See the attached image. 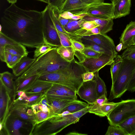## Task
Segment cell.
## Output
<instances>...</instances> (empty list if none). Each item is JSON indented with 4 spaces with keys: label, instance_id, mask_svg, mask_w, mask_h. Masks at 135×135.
Instances as JSON below:
<instances>
[{
    "label": "cell",
    "instance_id": "1",
    "mask_svg": "<svg viewBox=\"0 0 135 135\" xmlns=\"http://www.w3.org/2000/svg\"><path fill=\"white\" fill-rule=\"evenodd\" d=\"M42 16V11L25 10L11 4L1 18L0 32L24 46L35 48L45 43Z\"/></svg>",
    "mask_w": 135,
    "mask_h": 135
},
{
    "label": "cell",
    "instance_id": "2",
    "mask_svg": "<svg viewBox=\"0 0 135 135\" xmlns=\"http://www.w3.org/2000/svg\"><path fill=\"white\" fill-rule=\"evenodd\" d=\"M57 47L42 54L36 58L35 61L17 80L26 78L35 75H42L63 70L71 62L63 59L57 52Z\"/></svg>",
    "mask_w": 135,
    "mask_h": 135
},
{
    "label": "cell",
    "instance_id": "3",
    "mask_svg": "<svg viewBox=\"0 0 135 135\" xmlns=\"http://www.w3.org/2000/svg\"><path fill=\"white\" fill-rule=\"evenodd\" d=\"M86 71L74 59L66 68L40 75L37 79L68 86L76 92L83 82L81 74Z\"/></svg>",
    "mask_w": 135,
    "mask_h": 135
},
{
    "label": "cell",
    "instance_id": "4",
    "mask_svg": "<svg viewBox=\"0 0 135 135\" xmlns=\"http://www.w3.org/2000/svg\"><path fill=\"white\" fill-rule=\"evenodd\" d=\"M72 113L65 111L52 116L33 127L31 135H55L69 125L78 122Z\"/></svg>",
    "mask_w": 135,
    "mask_h": 135
},
{
    "label": "cell",
    "instance_id": "5",
    "mask_svg": "<svg viewBox=\"0 0 135 135\" xmlns=\"http://www.w3.org/2000/svg\"><path fill=\"white\" fill-rule=\"evenodd\" d=\"M135 71V61L123 59V62L116 79L112 84L109 99L121 97L127 90L128 85Z\"/></svg>",
    "mask_w": 135,
    "mask_h": 135
},
{
    "label": "cell",
    "instance_id": "6",
    "mask_svg": "<svg viewBox=\"0 0 135 135\" xmlns=\"http://www.w3.org/2000/svg\"><path fill=\"white\" fill-rule=\"evenodd\" d=\"M33 127L31 122L9 114L0 131V134L30 135Z\"/></svg>",
    "mask_w": 135,
    "mask_h": 135
},
{
    "label": "cell",
    "instance_id": "7",
    "mask_svg": "<svg viewBox=\"0 0 135 135\" xmlns=\"http://www.w3.org/2000/svg\"><path fill=\"white\" fill-rule=\"evenodd\" d=\"M135 116V99L122 100L107 117L110 125L118 126Z\"/></svg>",
    "mask_w": 135,
    "mask_h": 135
},
{
    "label": "cell",
    "instance_id": "8",
    "mask_svg": "<svg viewBox=\"0 0 135 135\" xmlns=\"http://www.w3.org/2000/svg\"><path fill=\"white\" fill-rule=\"evenodd\" d=\"M48 4L42 11V24L45 43L58 47L61 44L56 29L50 16Z\"/></svg>",
    "mask_w": 135,
    "mask_h": 135
},
{
    "label": "cell",
    "instance_id": "9",
    "mask_svg": "<svg viewBox=\"0 0 135 135\" xmlns=\"http://www.w3.org/2000/svg\"><path fill=\"white\" fill-rule=\"evenodd\" d=\"M114 59L112 56L103 54L98 58L86 59L79 62L86 71L94 73L106 65H111Z\"/></svg>",
    "mask_w": 135,
    "mask_h": 135
},
{
    "label": "cell",
    "instance_id": "10",
    "mask_svg": "<svg viewBox=\"0 0 135 135\" xmlns=\"http://www.w3.org/2000/svg\"><path fill=\"white\" fill-rule=\"evenodd\" d=\"M86 13L88 15L99 18L113 19L114 18L112 3L104 2L89 6Z\"/></svg>",
    "mask_w": 135,
    "mask_h": 135
},
{
    "label": "cell",
    "instance_id": "11",
    "mask_svg": "<svg viewBox=\"0 0 135 135\" xmlns=\"http://www.w3.org/2000/svg\"><path fill=\"white\" fill-rule=\"evenodd\" d=\"M80 98L90 105L93 104L98 98L96 83L94 79L83 82L76 92Z\"/></svg>",
    "mask_w": 135,
    "mask_h": 135
},
{
    "label": "cell",
    "instance_id": "12",
    "mask_svg": "<svg viewBox=\"0 0 135 135\" xmlns=\"http://www.w3.org/2000/svg\"><path fill=\"white\" fill-rule=\"evenodd\" d=\"M0 85V123L3 125L9 113L12 100L9 92L1 83Z\"/></svg>",
    "mask_w": 135,
    "mask_h": 135
},
{
    "label": "cell",
    "instance_id": "13",
    "mask_svg": "<svg viewBox=\"0 0 135 135\" xmlns=\"http://www.w3.org/2000/svg\"><path fill=\"white\" fill-rule=\"evenodd\" d=\"M7 45H10L24 54L26 56L28 52L24 46L8 37L0 32V59L2 61L5 62L4 47Z\"/></svg>",
    "mask_w": 135,
    "mask_h": 135
},
{
    "label": "cell",
    "instance_id": "14",
    "mask_svg": "<svg viewBox=\"0 0 135 135\" xmlns=\"http://www.w3.org/2000/svg\"><path fill=\"white\" fill-rule=\"evenodd\" d=\"M81 39L92 41L117 54L113 40L106 34H98L89 36H81Z\"/></svg>",
    "mask_w": 135,
    "mask_h": 135
},
{
    "label": "cell",
    "instance_id": "15",
    "mask_svg": "<svg viewBox=\"0 0 135 135\" xmlns=\"http://www.w3.org/2000/svg\"><path fill=\"white\" fill-rule=\"evenodd\" d=\"M89 6L80 0H66L60 10L61 14L66 11H69L74 15L86 13Z\"/></svg>",
    "mask_w": 135,
    "mask_h": 135
},
{
    "label": "cell",
    "instance_id": "16",
    "mask_svg": "<svg viewBox=\"0 0 135 135\" xmlns=\"http://www.w3.org/2000/svg\"><path fill=\"white\" fill-rule=\"evenodd\" d=\"M30 107L23 104L12 102L9 114H11L29 121L32 123L34 126L35 123V116L29 115L27 113Z\"/></svg>",
    "mask_w": 135,
    "mask_h": 135
},
{
    "label": "cell",
    "instance_id": "17",
    "mask_svg": "<svg viewBox=\"0 0 135 135\" xmlns=\"http://www.w3.org/2000/svg\"><path fill=\"white\" fill-rule=\"evenodd\" d=\"M131 0H113L114 19L125 16L130 13Z\"/></svg>",
    "mask_w": 135,
    "mask_h": 135
},
{
    "label": "cell",
    "instance_id": "18",
    "mask_svg": "<svg viewBox=\"0 0 135 135\" xmlns=\"http://www.w3.org/2000/svg\"><path fill=\"white\" fill-rule=\"evenodd\" d=\"M119 103V102L115 103L108 102L98 106L91 105H89V112L101 117H107Z\"/></svg>",
    "mask_w": 135,
    "mask_h": 135
},
{
    "label": "cell",
    "instance_id": "19",
    "mask_svg": "<svg viewBox=\"0 0 135 135\" xmlns=\"http://www.w3.org/2000/svg\"><path fill=\"white\" fill-rule=\"evenodd\" d=\"M82 19L86 21H93L99 25L101 33L106 34L113 29L114 24L112 19H103L87 15Z\"/></svg>",
    "mask_w": 135,
    "mask_h": 135
},
{
    "label": "cell",
    "instance_id": "20",
    "mask_svg": "<svg viewBox=\"0 0 135 135\" xmlns=\"http://www.w3.org/2000/svg\"><path fill=\"white\" fill-rule=\"evenodd\" d=\"M47 97L51 107L50 112L53 116L60 114L65 107L75 100Z\"/></svg>",
    "mask_w": 135,
    "mask_h": 135
},
{
    "label": "cell",
    "instance_id": "21",
    "mask_svg": "<svg viewBox=\"0 0 135 135\" xmlns=\"http://www.w3.org/2000/svg\"><path fill=\"white\" fill-rule=\"evenodd\" d=\"M46 93L27 95L25 96L17 97L12 101L25 105L29 107L34 104H38L42 98L46 95Z\"/></svg>",
    "mask_w": 135,
    "mask_h": 135
},
{
    "label": "cell",
    "instance_id": "22",
    "mask_svg": "<svg viewBox=\"0 0 135 135\" xmlns=\"http://www.w3.org/2000/svg\"><path fill=\"white\" fill-rule=\"evenodd\" d=\"M53 83L37 79L24 91L27 95L46 93L52 86Z\"/></svg>",
    "mask_w": 135,
    "mask_h": 135
},
{
    "label": "cell",
    "instance_id": "23",
    "mask_svg": "<svg viewBox=\"0 0 135 135\" xmlns=\"http://www.w3.org/2000/svg\"><path fill=\"white\" fill-rule=\"evenodd\" d=\"M135 35V21H131L127 25L119 38V43L123 44L122 50L127 48L128 43Z\"/></svg>",
    "mask_w": 135,
    "mask_h": 135
},
{
    "label": "cell",
    "instance_id": "24",
    "mask_svg": "<svg viewBox=\"0 0 135 135\" xmlns=\"http://www.w3.org/2000/svg\"><path fill=\"white\" fill-rule=\"evenodd\" d=\"M14 78L13 75L8 71H5L0 74V83L9 92L12 98L14 95L15 90Z\"/></svg>",
    "mask_w": 135,
    "mask_h": 135
},
{
    "label": "cell",
    "instance_id": "25",
    "mask_svg": "<svg viewBox=\"0 0 135 135\" xmlns=\"http://www.w3.org/2000/svg\"><path fill=\"white\" fill-rule=\"evenodd\" d=\"M36 59L31 58L27 56L23 57L12 68L13 74L16 76H21L35 61Z\"/></svg>",
    "mask_w": 135,
    "mask_h": 135
},
{
    "label": "cell",
    "instance_id": "26",
    "mask_svg": "<svg viewBox=\"0 0 135 135\" xmlns=\"http://www.w3.org/2000/svg\"><path fill=\"white\" fill-rule=\"evenodd\" d=\"M39 76L35 75L22 79H16L15 81V90L13 96L18 91H25L34 82Z\"/></svg>",
    "mask_w": 135,
    "mask_h": 135
},
{
    "label": "cell",
    "instance_id": "27",
    "mask_svg": "<svg viewBox=\"0 0 135 135\" xmlns=\"http://www.w3.org/2000/svg\"><path fill=\"white\" fill-rule=\"evenodd\" d=\"M49 12L54 24L57 30L64 33L71 38L81 41V37L75 35L72 33L68 32L65 30L55 14L52 8L50 6Z\"/></svg>",
    "mask_w": 135,
    "mask_h": 135
},
{
    "label": "cell",
    "instance_id": "28",
    "mask_svg": "<svg viewBox=\"0 0 135 135\" xmlns=\"http://www.w3.org/2000/svg\"><path fill=\"white\" fill-rule=\"evenodd\" d=\"M81 39V42L84 44L85 48L98 52L112 56L115 58L118 55L92 41Z\"/></svg>",
    "mask_w": 135,
    "mask_h": 135
},
{
    "label": "cell",
    "instance_id": "29",
    "mask_svg": "<svg viewBox=\"0 0 135 135\" xmlns=\"http://www.w3.org/2000/svg\"><path fill=\"white\" fill-rule=\"evenodd\" d=\"M75 55L80 62L86 59L98 58L103 54L85 48L81 51H75Z\"/></svg>",
    "mask_w": 135,
    "mask_h": 135
},
{
    "label": "cell",
    "instance_id": "30",
    "mask_svg": "<svg viewBox=\"0 0 135 135\" xmlns=\"http://www.w3.org/2000/svg\"><path fill=\"white\" fill-rule=\"evenodd\" d=\"M57 51L64 59L69 62H71L74 59L75 51L73 47H64L62 45L57 47Z\"/></svg>",
    "mask_w": 135,
    "mask_h": 135
},
{
    "label": "cell",
    "instance_id": "31",
    "mask_svg": "<svg viewBox=\"0 0 135 135\" xmlns=\"http://www.w3.org/2000/svg\"><path fill=\"white\" fill-rule=\"evenodd\" d=\"M123 59L121 56L117 55L111 65L110 73L112 83L113 84L115 81L121 68Z\"/></svg>",
    "mask_w": 135,
    "mask_h": 135
},
{
    "label": "cell",
    "instance_id": "32",
    "mask_svg": "<svg viewBox=\"0 0 135 135\" xmlns=\"http://www.w3.org/2000/svg\"><path fill=\"white\" fill-rule=\"evenodd\" d=\"M89 105L86 103L76 100L65 107L61 111V114L67 111L71 113H74L88 107Z\"/></svg>",
    "mask_w": 135,
    "mask_h": 135
},
{
    "label": "cell",
    "instance_id": "33",
    "mask_svg": "<svg viewBox=\"0 0 135 135\" xmlns=\"http://www.w3.org/2000/svg\"><path fill=\"white\" fill-rule=\"evenodd\" d=\"M118 126L122 128L128 135H133L135 132V116L126 120Z\"/></svg>",
    "mask_w": 135,
    "mask_h": 135
},
{
    "label": "cell",
    "instance_id": "34",
    "mask_svg": "<svg viewBox=\"0 0 135 135\" xmlns=\"http://www.w3.org/2000/svg\"><path fill=\"white\" fill-rule=\"evenodd\" d=\"M46 95L48 97L54 98L72 100H77V99L66 94L52 86L46 92Z\"/></svg>",
    "mask_w": 135,
    "mask_h": 135
},
{
    "label": "cell",
    "instance_id": "35",
    "mask_svg": "<svg viewBox=\"0 0 135 135\" xmlns=\"http://www.w3.org/2000/svg\"><path fill=\"white\" fill-rule=\"evenodd\" d=\"M99 71L94 73L93 79L96 83V90L98 98L104 95L107 96L106 86L103 80L99 76Z\"/></svg>",
    "mask_w": 135,
    "mask_h": 135
},
{
    "label": "cell",
    "instance_id": "36",
    "mask_svg": "<svg viewBox=\"0 0 135 135\" xmlns=\"http://www.w3.org/2000/svg\"><path fill=\"white\" fill-rule=\"evenodd\" d=\"M84 21L82 18L79 20L71 19L64 27L67 31L73 33L75 31L81 28L80 26Z\"/></svg>",
    "mask_w": 135,
    "mask_h": 135
},
{
    "label": "cell",
    "instance_id": "37",
    "mask_svg": "<svg viewBox=\"0 0 135 135\" xmlns=\"http://www.w3.org/2000/svg\"><path fill=\"white\" fill-rule=\"evenodd\" d=\"M53 47L52 46L45 43L36 46L35 47L36 49L34 51V58H37L42 54L50 50Z\"/></svg>",
    "mask_w": 135,
    "mask_h": 135
},
{
    "label": "cell",
    "instance_id": "38",
    "mask_svg": "<svg viewBox=\"0 0 135 135\" xmlns=\"http://www.w3.org/2000/svg\"><path fill=\"white\" fill-rule=\"evenodd\" d=\"M73 33L80 36H89L100 34L101 32L99 28L98 27L90 30H86L80 28L75 31Z\"/></svg>",
    "mask_w": 135,
    "mask_h": 135
},
{
    "label": "cell",
    "instance_id": "39",
    "mask_svg": "<svg viewBox=\"0 0 135 135\" xmlns=\"http://www.w3.org/2000/svg\"><path fill=\"white\" fill-rule=\"evenodd\" d=\"M52 87L61 91L66 94L77 99L76 92L68 86L59 84H53Z\"/></svg>",
    "mask_w": 135,
    "mask_h": 135
},
{
    "label": "cell",
    "instance_id": "40",
    "mask_svg": "<svg viewBox=\"0 0 135 135\" xmlns=\"http://www.w3.org/2000/svg\"><path fill=\"white\" fill-rule=\"evenodd\" d=\"M105 135H128V134L118 126L110 125L108 127Z\"/></svg>",
    "mask_w": 135,
    "mask_h": 135
},
{
    "label": "cell",
    "instance_id": "41",
    "mask_svg": "<svg viewBox=\"0 0 135 135\" xmlns=\"http://www.w3.org/2000/svg\"><path fill=\"white\" fill-rule=\"evenodd\" d=\"M121 56L123 59L135 61V45H131L126 49Z\"/></svg>",
    "mask_w": 135,
    "mask_h": 135
},
{
    "label": "cell",
    "instance_id": "42",
    "mask_svg": "<svg viewBox=\"0 0 135 135\" xmlns=\"http://www.w3.org/2000/svg\"><path fill=\"white\" fill-rule=\"evenodd\" d=\"M52 116H53L50 112H45L42 111H40L35 114V125L41 123Z\"/></svg>",
    "mask_w": 135,
    "mask_h": 135
},
{
    "label": "cell",
    "instance_id": "43",
    "mask_svg": "<svg viewBox=\"0 0 135 135\" xmlns=\"http://www.w3.org/2000/svg\"><path fill=\"white\" fill-rule=\"evenodd\" d=\"M57 31L60 40L61 45L64 47H73L70 40L71 38L57 29Z\"/></svg>",
    "mask_w": 135,
    "mask_h": 135
},
{
    "label": "cell",
    "instance_id": "44",
    "mask_svg": "<svg viewBox=\"0 0 135 135\" xmlns=\"http://www.w3.org/2000/svg\"><path fill=\"white\" fill-rule=\"evenodd\" d=\"M70 40L75 51H81L85 48V46L81 41L72 38Z\"/></svg>",
    "mask_w": 135,
    "mask_h": 135
},
{
    "label": "cell",
    "instance_id": "45",
    "mask_svg": "<svg viewBox=\"0 0 135 135\" xmlns=\"http://www.w3.org/2000/svg\"><path fill=\"white\" fill-rule=\"evenodd\" d=\"M99 26L98 25L93 21H84L81 25L80 27L81 28L86 30H90Z\"/></svg>",
    "mask_w": 135,
    "mask_h": 135
},
{
    "label": "cell",
    "instance_id": "46",
    "mask_svg": "<svg viewBox=\"0 0 135 135\" xmlns=\"http://www.w3.org/2000/svg\"><path fill=\"white\" fill-rule=\"evenodd\" d=\"M4 50L5 52H8L13 55L21 56L23 57L26 56L23 53L8 45H6L5 46Z\"/></svg>",
    "mask_w": 135,
    "mask_h": 135
},
{
    "label": "cell",
    "instance_id": "47",
    "mask_svg": "<svg viewBox=\"0 0 135 135\" xmlns=\"http://www.w3.org/2000/svg\"><path fill=\"white\" fill-rule=\"evenodd\" d=\"M66 0H48V4L52 8H57L59 10Z\"/></svg>",
    "mask_w": 135,
    "mask_h": 135
},
{
    "label": "cell",
    "instance_id": "48",
    "mask_svg": "<svg viewBox=\"0 0 135 135\" xmlns=\"http://www.w3.org/2000/svg\"><path fill=\"white\" fill-rule=\"evenodd\" d=\"M23 57H24L21 56L13 55L10 63L7 66L8 68L12 69Z\"/></svg>",
    "mask_w": 135,
    "mask_h": 135
},
{
    "label": "cell",
    "instance_id": "49",
    "mask_svg": "<svg viewBox=\"0 0 135 135\" xmlns=\"http://www.w3.org/2000/svg\"><path fill=\"white\" fill-rule=\"evenodd\" d=\"M94 73L93 72L86 71L81 74L83 82L92 80L94 78Z\"/></svg>",
    "mask_w": 135,
    "mask_h": 135
},
{
    "label": "cell",
    "instance_id": "50",
    "mask_svg": "<svg viewBox=\"0 0 135 135\" xmlns=\"http://www.w3.org/2000/svg\"><path fill=\"white\" fill-rule=\"evenodd\" d=\"M89 106L77 112L72 113L73 115L75 118L79 119L80 118L87 113L89 112Z\"/></svg>",
    "mask_w": 135,
    "mask_h": 135
},
{
    "label": "cell",
    "instance_id": "51",
    "mask_svg": "<svg viewBox=\"0 0 135 135\" xmlns=\"http://www.w3.org/2000/svg\"><path fill=\"white\" fill-rule=\"evenodd\" d=\"M127 90L131 92L135 91V71L132 76L128 85Z\"/></svg>",
    "mask_w": 135,
    "mask_h": 135
},
{
    "label": "cell",
    "instance_id": "52",
    "mask_svg": "<svg viewBox=\"0 0 135 135\" xmlns=\"http://www.w3.org/2000/svg\"><path fill=\"white\" fill-rule=\"evenodd\" d=\"M108 102L107 96L105 95H102L98 98L94 103L92 105L98 106L102 105Z\"/></svg>",
    "mask_w": 135,
    "mask_h": 135
},
{
    "label": "cell",
    "instance_id": "53",
    "mask_svg": "<svg viewBox=\"0 0 135 135\" xmlns=\"http://www.w3.org/2000/svg\"><path fill=\"white\" fill-rule=\"evenodd\" d=\"M85 4L90 6L104 2L105 0H80Z\"/></svg>",
    "mask_w": 135,
    "mask_h": 135
},
{
    "label": "cell",
    "instance_id": "54",
    "mask_svg": "<svg viewBox=\"0 0 135 135\" xmlns=\"http://www.w3.org/2000/svg\"><path fill=\"white\" fill-rule=\"evenodd\" d=\"M38 104H41L46 106L50 110L51 109V107L50 105L47 97L46 95L42 98Z\"/></svg>",
    "mask_w": 135,
    "mask_h": 135
},
{
    "label": "cell",
    "instance_id": "55",
    "mask_svg": "<svg viewBox=\"0 0 135 135\" xmlns=\"http://www.w3.org/2000/svg\"><path fill=\"white\" fill-rule=\"evenodd\" d=\"M42 104H37L33 105L31 106L35 114L38 112L42 111Z\"/></svg>",
    "mask_w": 135,
    "mask_h": 135
},
{
    "label": "cell",
    "instance_id": "56",
    "mask_svg": "<svg viewBox=\"0 0 135 135\" xmlns=\"http://www.w3.org/2000/svg\"><path fill=\"white\" fill-rule=\"evenodd\" d=\"M4 55L5 60V62L6 63L7 66L10 63L13 55L7 52H5Z\"/></svg>",
    "mask_w": 135,
    "mask_h": 135
},
{
    "label": "cell",
    "instance_id": "57",
    "mask_svg": "<svg viewBox=\"0 0 135 135\" xmlns=\"http://www.w3.org/2000/svg\"><path fill=\"white\" fill-rule=\"evenodd\" d=\"M74 15V14L69 11L65 12L60 14L61 17L67 19H71Z\"/></svg>",
    "mask_w": 135,
    "mask_h": 135
},
{
    "label": "cell",
    "instance_id": "58",
    "mask_svg": "<svg viewBox=\"0 0 135 135\" xmlns=\"http://www.w3.org/2000/svg\"><path fill=\"white\" fill-rule=\"evenodd\" d=\"M123 46V44L122 43H119V44L115 47V49L117 51L120 52L122 50Z\"/></svg>",
    "mask_w": 135,
    "mask_h": 135
},
{
    "label": "cell",
    "instance_id": "59",
    "mask_svg": "<svg viewBox=\"0 0 135 135\" xmlns=\"http://www.w3.org/2000/svg\"><path fill=\"white\" fill-rule=\"evenodd\" d=\"M133 45H135V35L133 37L132 40L128 43V47Z\"/></svg>",
    "mask_w": 135,
    "mask_h": 135
},
{
    "label": "cell",
    "instance_id": "60",
    "mask_svg": "<svg viewBox=\"0 0 135 135\" xmlns=\"http://www.w3.org/2000/svg\"><path fill=\"white\" fill-rule=\"evenodd\" d=\"M82 18V17L78 15H74L71 17V19L77 20Z\"/></svg>",
    "mask_w": 135,
    "mask_h": 135
},
{
    "label": "cell",
    "instance_id": "61",
    "mask_svg": "<svg viewBox=\"0 0 135 135\" xmlns=\"http://www.w3.org/2000/svg\"><path fill=\"white\" fill-rule=\"evenodd\" d=\"M9 3L12 4H15L17 1V0H7Z\"/></svg>",
    "mask_w": 135,
    "mask_h": 135
},
{
    "label": "cell",
    "instance_id": "62",
    "mask_svg": "<svg viewBox=\"0 0 135 135\" xmlns=\"http://www.w3.org/2000/svg\"><path fill=\"white\" fill-rule=\"evenodd\" d=\"M38 1H39L42 2H43L44 3H46L48 4L49 3V1L48 0H37Z\"/></svg>",
    "mask_w": 135,
    "mask_h": 135
},
{
    "label": "cell",
    "instance_id": "63",
    "mask_svg": "<svg viewBox=\"0 0 135 135\" xmlns=\"http://www.w3.org/2000/svg\"><path fill=\"white\" fill-rule=\"evenodd\" d=\"M133 135H135V132L133 134Z\"/></svg>",
    "mask_w": 135,
    "mask_h": 135
},
{
    "label": "cell",
    "instance_id": "64",
    "mask_svg": "<svg viewBox=\"0 0 135 135\" xmlns=\"http://www.w3.org/2000/svg\"><path fill=\"white\" fill-rule=\"evenodd\" d=\"M110 0L112 2V1H113V0Z\"/></svg>",
    "mask_w": 135,
    "mask_h": 135
}]
</instances>
